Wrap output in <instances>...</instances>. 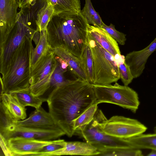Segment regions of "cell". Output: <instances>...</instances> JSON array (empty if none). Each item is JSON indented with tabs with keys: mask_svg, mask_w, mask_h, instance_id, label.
I'll list each match as a JSON object with an SVG mask.
<instances>
[{
	"mask_svg": "<svg viewBox=\"0 0 156 156\" xmlns=\"http://www.w3.org/2000/svg\"><path fill=\"white\" fill-rule=\"evenodd\" d=\"M47 102L55 122L71 137L75 134L74 121L96 102V98L92 84L77 78L55 89Z\"/></svg>",
	"mask_w": 156,
	"mask_h": 156,
	"instance_id": "6da1fadb",
	"label": "cell"
},
{
	"mask_svg": "<svg viewBox=\"0 0 156 156\" xmlns=\"http://www.w3.org/2000/svg\"><path fill=\"white\" fill-rule=\"evenodd\" d=\"M88 25L80 12L53 14L46 28L51 49L64 48L81 59L87 41Z\"/></svg>",
	"mask_w": 156,
	"mask_h": 156,
	"instance_id": "7a4b0ae2",
	"label": "cell"
},
{
	"mask_svg": "<svg viewBox=\"0 0 156 156\" xmlns=\"http://www.w3.org/2000/svg\"><path fill=\"white\" fill-rule=\"evenodd\" d=\"M32 40V38L26 37L16 51L8 71L1 77V94H10L30 87Z\"/></svg>",
	"mask_w": 156,
	"mask_h": 156,
	"instance_id": "3957f363",
	"label": "cell"
},
{
	"mask_svg": "<svg viewBox=\"0 0 156 156\" xmlns=\"http://www.w3.org/2000/svg\"><path fill=\"white\" fill-rule=\"evenodd\" d=\"M36 31L26 25L18 12L16 23L10 30L0 33V72H7L15 53L27 37H33Z\"/></svg>",
	"mask_w": 156,
	"mask_h": 156,
	"instance_id": "277c9868",
	"label": "cell"
},
{
	"mask_svg": "<svg viewBox=\"0 0 156 156\" xmlns=\"http://www.w3.org/2000/svg\"><path fill=\"white\" fill-rule=\"evenodd\" d=\"M87 41L93 60L94 84H111L116 82L120 77L115 59L88 33Z\"/></svg>",
	"mask_w": 156,
	"mask_h": 156,
	"instance_id": "5b68a950",
	"label": "cell"
},
{
	"mask_svg": "<svg viewBox=\"0 0 156 156\" xmlns=\"http://www.w3.org/2000/svg\"><path fill=\"white\" fill-rule=\"evenodd\" d=\"M98 104H113L131 110L135 113L140 102L137 93L128 86L117 82L111 84H92Z\"/></svg>",
	"mask_w": 156,
	"mask_h": 156,
	"instance_id": "8992f818",
	"label": "cell"
},
{
	"mask_svg": "<svg viewBox=\"0 0 156 156\" xmlns=\"http://www.w3.org/2000/svg\"><path fill=\"white\" fill-rule=\"evenodd\" d=\"M56 57L54 50L49 49L31 69L29 88L34 96L41 98L47 94L50 80L56 64Z\"/></svg>",
	"mask_w": 156,
	"mask_h": 156,
	"instance_id": "52a82bcc",
	"label": "cell"
},
{
	"mask_svg": "<svg viewBox=\"0 0 156 156\" xmlns=\"http://www.w3.org/2000/svg\"><path fill=\"white\" fill-rule=\"evenodd\" d=\"M107 119L102 111L98 109L92 120L77 134L98 149L102 148H128L126 138L109 135L102 130L100 123Z\"/></svg>",
	"mask_w": 156,
	"mask_h": 156,
	"instance_id": "ba28073f",
	"label": "cell"
},
{
	"mask_svg": "<svg viewBox=\"0 0 156 156\" xmlns=\"http://www.w3.org/2000/svg\"><path fill=\"white\" fill-rule=\"evenodd\" d=\"M102 130L109 135L128 138L143 133L147 128L138 120L122 116H114L100 123Z\"/></svg>",
	"mask_w": 156,
	"mask_h": 156,
	"instance_id": "9c48e42d",
	"label": "cell"
},
{
	"mask_svg": "<svg viewBox=\"0 0 156 156\" xmlns=\"http://www.w3.org/2000/svg\"><path fill=\"white\" fill-rule=\"evenodd\" d=\"M64 135L61 129H48L19 126L11 124L0 129V136L5 140L12 137L21 136L42 140H50Z\"/></svg>",
	"mask_w": 156,
	"mask_h": 156,
	"instance_id": "30bf717a",
	"label": "cell"
},
{
	"mask_svg": "<svg viewBox=\"0 0 156 156\" xmlns=\"http://www.w3.org/2000/svg\"><path fill=\"white\" fill-rule=\"evenodd\" d=\"M5 140L10 156H34L43 147L55 140H42L21 136Z\"/></svg>",
	"mask_w": 156,
	"mask_h": 156,
	"instance_id": "8fae6325",
	"label": "cell"
},
{
	"mask_svg": "<svg viewBox=\"0 0 156 156\" xmlns=\"http://www.w3.org/2000/svg\"><path fill=\"white\" fill-rule=\"evenodd\" d=\"M155 51L156 38L143 49L133 51L126 54L125 62L129 66L134 78L139 77L142 74L148 58Z\"/></svg>",
	"mask_w": 156,
	"mask_h": 156,
	"instance_id": "7c38bea8",
	"label": "cell"
},
{
	"mask_svg": "<svg viewBox=\"0 0 156 156\" xmlns=\"http://www.w3.org/2000/svg\"><path fill=\"white\" fill-rule=\"evenodd\" d=\"M12 124L19 126L44 129H62L49 112H46L41 106L31 112L27 118L16 122L11 125Z\"/></svg>",
	"mask_w": 156,
	"mask_h": 156,
	"instance_id": "4fadbf2b",
	"label": "cell"
},
{
	"mask_svg": "<svg viewBox=\"0 0 156 156\" xmlns=\"http://www.w3.org/2000/svg\"><path fill=\"white\" fill-rule=\"evenodd\" d=\"M12 94H1L0 111L12 123L26 119L27 109Z\"/></svg>",
	"mask_w": 156,
	"mask_h": 156,
	"instance_id": "5bb4252c",
	"label": "cell"
},
{
	"mask_svg": "<svg viewBox=\"0 0 156 156\" xmlns=\"http://www.w3.org/2000/svg\"><path fill=\"white\" fill-rule=\"evenodd\" d=\"M88 33L116 59L122 55L117 42L104 29L88 24Z\"/></svg>",
	"mask_w": 156,
	"mask_h": 156,
	"instance_id": "9a60e30c",
	"label": "cell"
},
{
	"mask_svg": "<svg viewBox=\"0 0 156 156\" xmlns=\"http://www.w3.org/2000/svg\"><path fill=\"white\" fill-rule=\"evenodd\" d=\"M19 0H0V32L10 30L15 25Z\"/></svg>",
	"mask_w": 156,
	"mask_h": 156,
	"instance_id": "2e32d148",
	"label": "cell"
},
{
	"mask_svg": "<svg viewBox=\"0 0 156 156\" xmlns=\"http://www.w3.org/2000/svg\"><path fill=\"white\" fill-rule=\"evenodd\" d=\"M48 3L47 0H31L23 6L19 13L23 22L31 29L39 31L37 24V15Z\"/></svg>",
	"mask_w": 156,
	"mask_h": 156,
	"instance_id": "e0dca14e",
	"label": "cell"
},
{
	"mask_svg": "<svg viewBox=\"0 0 156 156\" xmlns=\"http://www.w3.org/2000/svg\"><path fill=\"white\" fill-rule=\"evenodd\" d=\"M100 152L94 146L87 142H66L64 147L49 156L62 155L98 156Z\"/></svg>",
	"mask_w": 156,
	"mask_h": 156,
	"instance_id": "ac0fdd59",
	"label": "cell"
},
{
	"mask_svg": "<svg viewBox=\"0 0 156 156\" xmlns=\"http://www.w3.org/2000/svg\"><path fill=\"white\" fill-rule=\"evenodd\" d=\"M53 50L57 55L62 58L67 63L69 69L78 78L88 81L80 58L62 48H57Z\"/></svg>",
	"mask_w": 156,
	"mask_h": 156,
	"instance_id": "d6986e66",
	"label": "cell"
},
{
	"mask_svg": "<svg viewBox=\"0 0 156 156\" xmlns=\"http://www.w3.org/2000/svg\"><path fill=\"white\" fill-rule=\"evenodd\" d=\"M56 58V64L50 80L49 98L55 89L67 84L73 80L66 79L65 76V73L69 68L67 63L57 55Z\"/></svg>",
	"mask_w": 156,
	"mask_h": 156,
	"instance_id": "ffe728a7",
	"label": "cell"
},
{
	"mask_svg": "<svg viewBox=\"0 0 156 156\" xmlns=\"http://www.w3.org/2000/svg\"><path fill=\"white\" fill-rule=\"evenodd\" d=\"M126 141L128 148L156 150V133H142L133 137L126 138Z\"/></svg>",
	"mask_w": 156,
	"mask_h": 156,
	"instance_id": "44dd1931",
	"label": "cell"
},
{
	"mask_svg": "<svg viewBox=\"0 0 156 156\" xmlns=\"http://www.w3.org/2000/svg\"><path fill=\"white\" fill-rule=\"evenodd\" d=\"M53 5V14H71L81 12L80 0H47Z\"/></svg>",
	"mask_w": 156,
	"mask_h": 156,
	"instance_id": "7402d4cb",
	"label": "cell"
},
{
	"mask_svg": "<svg viewBox=\"0 0 156 156\" xmlns=\"http://www.w3.org/2000/svg\"><path fill=\"white\" fill-rule=\"evenodd\" d=\"M98 104L95 102L74 121V134L82 130L92 120L98 110Z\"/></svg>",
	"mask_w": 156,
	"mask_h": 156,
	"instance_id": "603a6c76",
	"label": "cell"
},
{
	"mask_svg": "<svg viewBox=\"0 0 156 156\" xmlns=\"http://www.w3.org/2000/svg\"><path fill=\"white\" fill-rule=\"evenodd\" d=\"M10 94L16 98L25 107L30 106L36 109L41 107L43 102L39 98L32 94L29 88Z\"/></svg>",
	"mask_w": 156,
	"mask_h": 156,
	"instance_id": "cb8c5ba5",
	"label": "cell"
},
{
	"mask_svg": "<svg viewBox=\"0 0 156 156\" xmlns=\"http://www.w3.org/2000/svg\"><path fill=\"white\" fill-rule=\"evenodd\" d=\"M40 32L39 42L36 47L33 48L31 54V69L34 66L45 52L51 48L48 43L46 29Z\"/></svg>",
	"mask_w": 156,
	"mask_h": 156,
	"instance_id": "d4e9b609",
	"label": "cell"
},
{
	"mask_svg": "<svg viewBox=\"0 0 156 156\" xmlns=\"http://www.w3.org/2000/svg\"><path fill=\"white\" fill-rule=\"evenodd\" d=\"M99 154L98 156H142L140 149L131 148H102L98 149Z\"/></svg>",
	"mask_w": 156,
	"mask_h": 156,
	"instance_id": "484cf974",
	"label": "cell"
},
{
	"mask_svg": "<svg viewBox=\"0 0 156 156\" xmlns=\"http://www.w3.org/2000/svg\"><path fill=\"white\" fill-rule=\"evenodd\" d=\"M81 13L88 24L101 27L104 23L98 13L94 9L90 0H85V4Z\"/></svg>",
	"mask_w": 156,
	"mask_h": 156,
	"instance_id": "4316f807",
	"label": "cell"
},
{
	"mask_svg": "<svg viewBox=\"0 0 156 156\" xmlns=\"http://www.w3.org/2000/svg\"><path fill=\"white\" fill-rule=\"evenodd\" d=\"M81 60L88 81L93 84L94 82L93 60L91 50L87 41Z\"/></svg>",
	"mask_w": 156,
	"mask_h": 156,
	"instance_id": "83f0119b",
	"label": "cell"
},
{
	"mask_svg": "<svg viewBox=\"0 0 156 156\" xmlns=\"http://www.w3.org/2000/svg\"><path fill=\"white\" fill-rule=\"evenodd\" d=\"M48 2L47 5L40 10L37 15V24L40 32L46 29L54 12L53 5L50 2Z\"/></svg>",
	"mask_w": 156,
	"mask_h": 156,
	"instance_id": "f1b7e54d",
	"label": "cell"
},
{
	"mask_svg": "<svg viewBox=\"0 0 156 156\" xmlns=\"http://www.w3.org/2000/svg\"><path fill=\"white\" fill-rule=\"evenodd\" d=\"M66 142L63 140H55L52 143L43 147L34 156H49L51 154L64 147Z\"/></svg>",
	"mask_w": 156,
	"mask_h": 156,
	"instance_id": "f546056e",
	"label": "cell"
},
{
	"mask_svg": "<svg viewBox=\"0 0 156 156\" xmlns=\"http://www.w3.org/2000/svg\"><path fill=\"white\" fill-rule=\"evenodd\" d=\"M118 69L121 80L125 86H128L134 78L129 66L125 62V59L118 62Z\"/></svg>",
	"mask_w": 156,
	"mask_h": 156,
	"instance_id": "4dcf8cb0",
	"label": "cell"
},
{
	"mask_svg": "<svg viewBox=\"0 0 156 156\" xmlns=\"http://www.w3.org/2000/svg\"><path fill=\"white\" fill-rule=\"evenodd\" d=\"M101 28L106 30L119 44L125 45L126 40V34L116 30L113 24L111 23L107 26L104 23Z\"/></svg>",
	"mask_w": 156,
	"mask_h": 156,
	"instance_id": "1f68e13d",
	"label": "cell"
},
{
	"mask_svg": "<svg viewBox=\"0 0 156 156\" xmlns=\"http://www.w3.org/2000/svg\"><path fill=\"white\" fill-rule=\"evenodd\" d=\"M31 0H19V8H21Z\"/></svg>",
	"mask_w": 156,
	"mask_h": 156,
	"instance_id": "d6a6232c",
	"label": "cell"
},
{
	"mask_svg": "<svg viewBox=\"0 0 156 156\" xmlns=\"http://www.w3.org/2000/svg\"><path fill=\"white\" fill-rule=\"evenodd\" d=\"M147 156H156V150H152L147 155Z\"/></svg>",
	"mask_w": 156,
	"mask_h": 156,
	"instance_id": "836d02e7",
	"label": "cell"
},
{
	"mask_svg": "<svg viewBox=\"0 0 156 156\" xmlns=\"http://www.w3.org/2000/svg\"><path fill=\"white\" fill-rule=\"evenodd\" d=\"M154 133H156V126H155V127H154Z\"/></svg>",
	"mask_w": 156,
	"mask_h": 156,
	"instance_id": "e575fe53",
	"label": "cell"
}]
</instances>
